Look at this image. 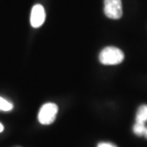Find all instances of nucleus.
I'll return each mask as SVG.
<instances>
[{
	"label": "nucleus",
	"mask_w": 147,
	"mask_h": 147,
	"mask_svg": "<svg viewBox=\"0 0 147 147\" xmlns=\"http://www.w3.org/2000/svg\"><path fill=\"white\" fill-rule=\"evenodd\" d=\"M123 59H124V54L117 47H106L99 54V61L104 65H117L121 63Z\"/></svg>",
	"instance_id": "1"
},
{
	"label": "nucleus",
	"mask_w": 147,
	"mask_h": 147,
	"mask_svg": "<svg viewBox=\"0 0 147 147\" xmlns=\"http://www.w3.org/2000/svg\"><path fill=\"white\" fill-rule=\"evenodd\" d=\"M57 111L58 108L57 104L52 103V102L44 104L40 108L39 113H38V120L41 124H51L55 121V117H57Z\"/></svg>",
	"instance_id": "2"
},
{
	"label": "nucleus",
	"mask_w": 147,
	"mask_h": 147,
	"mask_svg": "<svg viewBox=\"0 0 147 147\" xmlns=\"http://www.w3.org/2000/svg\"><path fill=\"white\" fill-rule=\"evenodd\" d=\"M104 13L111 19H119L122 16L121 0H104Z\"/></svg>",
	"instance_id": "3"
},
{
	"label": "nucleus",
	"mask_w": 147,
	"mask_h": 147,
	"mask_svg": "<svg viewBox=\"0 0 147 147\" xmlns=\"http://www.w3.org/2000/svg\"><path fill=\"white\" fill-rule=\"evenodd\" d=\"M46 19V13L45 10H44L43 6L40 4L34 5L31 11V25L34 28H39L40 26H42Z\"/></svg>",
	"instance_id": "4"
},
{
	"label": "nucleus",
	"mask_w": 147,
	"mask_h": 147,
	"mask_svg": "<svg viewBox=\"0 0 147 147\" xmlns=\"http://www.w3.org/2000/svg\"><path fill=\"white\" fill-rule=\"evenodd\" d=\"M136 122L144 123V124H146V122H147V105L146 104H143L142 106L139 107L137 116H136Z\"/></svg>",
	"instance_id": "5"
},
{
	"label": "nucleus",
	"mask_w": 147,
	"mask_h": 147,
	"mask_svg": "<svg viewBox=\"0 0 147 147\" xmlns=\"http://www.w3.org/2000/svg\"><path fill=\"white\" fill-rule=\"evenodd\" d=\"M13 108V105L11 102H10L7 99H5L4 98L0 96V111L3 112H9L11 111Z\"/></svg>",
	"instance_id": "6"
},
{
	"label": "nucleus",
	"mask_w": 147,
	"mask_h": 147,
	"mask_svg": "<svg viewBox=\"0 0 147 147\" xmlns=\"http://www.w3.org/2000/svg\"><path fill=\"white\" fill-rule=\"evenodd\" d=\"M145 128H146V124H144V123L136 122L133 126V132L137 136H143Z\"/></svg>",
	"instance_id": "7"
},
{
	"label": "nucleus",
	"mask_w": 147,
	"mask_h": 147,
	"mask_svg": "<svg viewBox=\"0 0 147 147\" xmlns=\"http://www.w3.org/2000/svg\"><path fill=\"white\" fill-rule=\"evenodd\" d=\"M98 147H117V146L110 142H100V143H98Z\"/></svg>",
	"instance_id": "8"
},
{
	"label": "nucleus",
	"mask_w": 147,
	"mask_h": 147,
	"mask_svg": "<svg viewBox=\"0 0 147 147\" xmlns=\"http://www.w3.org/2000/svg\"><path fill=\"white\" fill-rule=\"evenodd\" d=\"M3 130H4V126H3L2 123L0 122V133H1V132H3Z\"/></svg>",
	"instance_id": "9"
},
{
	"label": "nucleus",
	"mask_w": 147,
	"mask_h": 147,
	"mask_svg": "<svg viewBox=\"0 0 147 147\" xmlns=\"http://www.w3.org/2000/svg\"><path fill=\"white\" fill-rule=\"evenodd\" d=\"M145 138H147V126H146V128H145V131H144V135H143Z\"/></svg>",
	"instance_id": "10"
}]
</instances>
